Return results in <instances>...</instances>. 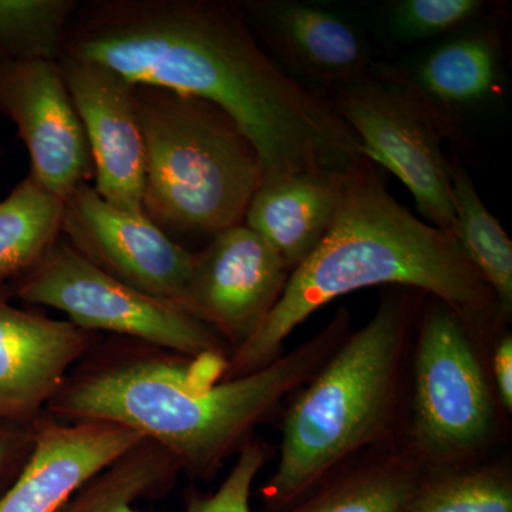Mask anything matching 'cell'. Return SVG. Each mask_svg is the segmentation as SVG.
I'll return each instance as SVG.
<instances>
[{
    "instance_id": "cell-1",
    "label": "cell",
    "mask_w": 512,
    "mask_h": 512,
    "mask_svg": "<svg viewBox=\"0 0 512 512\" xmlns=\"http://www.w3.org/2000/svg\"><path fill=\"white\" fill-rule=\"evenodd\" d=\"M63 56L103 64L134 86L211 101L252 141L264 178L348 171L365 157L332 101L279 67L238 3L80 2Z\"/></svg>"
},
{
    "instance_id": "cell-2",
    "label": "cell",
    "mask_w": 512,
    "mask_h": 512,
    "mask_svg": "<svg viewBox=\"0 0 512 512\" xmlns=\"http://www.w3.org/2000/svg\"><path fill=\"white\" fill-rule=\"evenodd\" d=\"M352 330V315L340 308L315 336L232 380H222L224 357L192 359L151 346L120 352L69 375L47 410L73 423L101 421L136 431L167 451L180 471L210 480L256 427L279 417Z\"/></svg>"
},
{
    "instance_id": "cell-3",
    "label": "cell",
    "mask_w": 512,
    "mask_h": 512,
    "mask_svg": "<svg viewBox=\"0 0 512 512\" xmlns=\"http://www.w3.org/2000/svg\"><path fill=\"white\" fill-rule=\"evenodd\" d=\"M397 286L433 296L471 318L510 320L456 239L387 190L363 157L346 174L328 234L301 265L258 333L229 356L222 380L251 375L284 355L286 339L322 306L360 289ZM511 322V320H510Z\"/></svg>"
},
{
    "instance_id": "cell-4",
    "label": "cell",
    "mask_w": 512,
    "mask_h": 512,
    "mask_svg": "<svg viewBox=\"0 0 512 512\" xmlns=\"http://www.w3.org/2000/svg\"><path fill=\"white\" fill-rule=\"evenodd\" d=\"M424 293L394 286L375 315L303 386L281 414V446L262 487L266 512L302 500L350 458L400 440L410 345Z\"/></svg>"
},
{
    "instance_id": "cell-5",
    "label": "cell",
    "mask_w": 512,
    "mask_h": 512,
    "mask_svg": "<svg viewBox=\"0 0 512 512\" xmlns=\"http://www.w3.org/2000/svg\"><path fill=\"white\" fill-rule=\"evenodd\" d=\"M136 103L148 220L175 242L242 224L264 165L237 121L211 101L158 87L136 86Z\"/></svg>"
},
{
    "instance_id": "cell-6",
    "label": "cell",
    "mask_w": 512,
    "mask_h": 512,
    "mask_svg": "<svg viewBox=\"0 0 512 512\" xmlns=\"http://www.w3.org/2000/svg\"><path fill=\"white\" fill-rule=\"evenodd\" d=\"M503 325L471 318L433 296L423 299L400 441L427 470L483 460L510 441L512 419L488 370V342Z\"/></svg>"
},
{
    "instance_id": "cell-7",
    "label": "cell",
    "mask_w": 512,
    "mask_h": 512,
    "mask_svg": "<svg viewBox=\"0 0 512 512\" xmlns=\"http://www.w3.org/2000/svg\"><path fill=\"white\" fill-rule=\"evenodd\" d=\"M326 97L355 133L363 156L406 185L421 220L453 237L456 211L443 141L456 130L399 74L370 70Z\"/></svg>"
},
{
    "instance_id": "cell-8",
    "label": "cell",
    "mask_w": 512,
    "mask_h": 512,
    "mask_svg": "<svg viewBox=\"0 0 512 512\" xmlns=\"http://www.w3.org/2000/svg\"><path fill=\"white\" fill-rule=\"evenodd\" d=\"M32 305L67 316L86 332H109L177 355L224 357L232 350L211 328L174 302L131 288L90 264L63 237L16 286Z\"/></svg>"
},
{
    "instance_id": "cell-9",
    "label": "cell",
    "mask_w": 512,
    "mask_h": 512,
    "mask_svg": "<svg viewBox=\"0 0 512 512\" xmlns=\"http://www.w3.org/2000/svg\"><path fill=\"white\" fill-rule=\"evenodd\" d=\"M291 272L282 256L242 222L192 254L180 306L214 330L234 352L262 328Z\"/></svg>"
},
{
    "instance_id": "cell-10",
    "label": "cell",
    "mask_w": 512,
    "mask_h": 512,
    "mask_svg": "<svg viewBox=\"0 0 512 512\" xmlns=\"http://www.w3.org/2000/svg\"><path fill=\"white\" fill-rule=\"evenodd\" d=\"M63 239L84 259L124 284L180 305L192 254L146 215H131L84 184L64 200Z\"/></svg>"
},
{
    "instance_id": "cell-11",
    "label": "cell",
    "mask_w": 512,
    "mask_h": 512,
    "mask_svg": "<svg viewBox=\"0 0 512 512\" xmlns=\"http://www.w3.org/2000/svg\"><path fill=\"white\" fill-rule=\"evenodd\" d=\"M0 113L28 148L39 183L66 200L94 180L92 151L59 63L0 62Z\"/></svg>"
},
{
    "instance_id": "cell-12",
    "label": "cell",
    "mask_w": 512,
    "mask_h": 512,
    "mask_svg": "<svg viewBox=\"0 0 512 512\" xmlns=\"http://www.w3.org/2000/svg\"><path fill=\"white\" fill-rule=\"evenodd\" d=\"M57 63L92 151L94 190L119 210L143 215L146 146L136 86L103 64L70 56Z\"/></svg>"
},
{
    "instance_id": "cell-13",
    "label": "cell",
    "mask_w": 512,
    "mask_h": 512,
    "mask_svg": "<svg viewBox=\"0 0 512 512\" xmlns=\"http://www.w3.org/2000/svg\"><path fill=\"white\" fill-rule=\"evenodd\" d=\"M238 5L272 59L329 93L372 70L365 36L332 10L298 0H245Z\"/></svg>"
},
{
    "instance_id": "cell-14",
    "label": "cell",
    "mask_w": 512,
    "mask_h": 512,
    "mask_svg": "<svg viewBox=\"0 0 512 512\" xmlns=\"http://www.w3.org/2000/svg\"><path fill=\"white\" fill-rule=\"evenodd\" d=\"M35 429L28 463L0 498V512H57L104 468L146 440L101 421L42 420Z\"/></svg>"
},
{
    "instance_id": "cell-15",
    "label": "cell",
    "mask_w": 512,
    "mask_h": 512,
    "mask_svg": "<svg viewBox=\"0 0 512 512\" xmlns=\"http://www.w3.org/2000/svg\"><path fill=\"white\" fill-rule=\"evenodd\" d=\"M92 333L10 305L0 293V419H29L52 402Z\"/></svg>"
},
{
    "instance_id": "cell-16",
    "label": "cell",
    "mask_w": 512,
    "mask_h": 512,
    "mask_svg": "<svg viewBox=\"0 0 512 512\" xmlns=\"http://www.w3.org/2000/svg\"><path fill=\"white\" fill-rule=\"evenodd\" d=\"M348 171L313 170L264 178L249 202L244 224L293 271L328 234Z\"/></svg>"
},
{
    "instance_id": "cell-17",
    "label": "cell",
    "mask_w": 512,
    "mask_h": 512,
    "mask_svg": "<svg viewBox=\"0 0 512 512\" xmlns=\"http://www.w3.org/2000/svg\"><path fill=\"white\" fill-rule=\"evenodd\" d=\"M427 468L397 440L350 458L282 512H404Z\"/></svg>"
},
{
    "instance_id": "cell-18",
    "label": "cell",
    "mask_w": 512,
    "mask_h": 512,
    "mask_svg": "<svg viewBox=\"0 0 512 512\" xmlns=\"http://www.w3.org/2000/svg\"><path fill=\"white\" fill-rule=\"evenodd\" d=\"M399 76L457 131L461 114L481 109L497 93L498 39L487 32L454 37L424 56L410 76Z\"/></svg>"
},
{
    "instance_id": "cell-19",
    "label": "cell",
    "mask_w": 512,
    "mask_h": 512,
    "mask_svg": "<svg viewBox=\"0 0 512 512\" xmlns=\"http://www.w3.org/2000/svg\"><path fill=\"white\" fill-rule=\"evenodd\" d=\"M64 200L32 173L0 201V285L22 281L63 237Z\"/></svg>"
},
{
    "instance_id": "cell-20",
    "label": "cell",
    "mask_w": 512,
    "mask_h": 512,
    "mask_svg": "<svg viewBox=\"0 0 512 512\" xmlns=\"http://www.w3.org/2000/svg\"><path fill=\"white\" fill-rule=\"evenodd\" d=\"M456 228L453 238L493 291L505 318H512V242L485 207L473 178L457 160H450Z\"/></svg>"
},
{
    "instance_id": "cell-21",
    "label": "cell",
    "mask_w": 512,
    "mask_h": 512,
    "mask_svg": "<svg viewBox=\"0 0 512 512\" xmlns=\"http://www.w3.org/2000/svg\"><path fill=\"white\" fill-rule=\"evenodd\" d=\"M404 512H512L511 454L427 470Z\"/></svg>"
},
{
    "instance_id": "cell-22",
    "label": "cell",
    "mask_w": 512,
    "mask_h": 512,
    "mask_svg": "<svg viewBox=\"0 0 512 512\" xmlns=\"http://www.w3.org/2000/svg\"><path fill=\"white\" fill-rule=\"evenodd\" d=\"M180 467L150 440H143L104 468L57 512H143L136 501L174 483Z\"/></svg>"
},
{
    "instance_id": "cell-23",
    "label": "cell",
    "mask_w": 512,
    "mask_h": 512,
    "mask_svg": "<svg viewBox=\"0 0 512 512\" xmlns=\"http://www.w3.org/2000/svg\"><path fill=\"white\" fill-rule=\"evenodd\" d=\"M79 0H0V62H59Z\"/></svg>"
},
{
    "instance_id": "cell-24",
    "label": "cell",
    "mask_w": 512,
    "mask_h": 512,
    "mask_svg": "<svg viewBox=\"0 0 512 512\" xmlns=\"http://www.w3.org/2000/svg\"><path fill=\"white\" fill-rule=\"evenodd\" d=\"M485 8L483 0H397L389 6V25L403 42H421L466 28Z\"/></svg>"
},
{
    "instance_id": "cell-25",
    "label": "cell",
    "mask_w": 512,
    "mask_h": 512,
    "mask_svg": "<svg viewBox=\"0 0 512 512\" xmlns=\"http://www.w3.org/2000/svg\"><path fill=\"white\" fill-rule=\"evenodd\" d=\"M275 457L274 444L252 437L237 454V461L221 487L214 494L191 497L187 512H251L252 484Z\"/></svg>"
},
{
    "instance_id": "cell-26",
    "label": "cell",
    "mask_w": 512,
    "mask_h": 512,
    "mask_svg": "<svg viewBox=\"0 0 512 512\" xmlns=\"http://www.w3.org/2000/svg\"><path fill=\"white\" fill-rule=\"evenodd\" d=\"M488 370L498 402L512 419V333L510 323L498 328L488 342Z\"/></svg>"
},
{
    "instance_id": "cell-27",
    "label": "cell",
    "mask_w": 512,
    "mask_h": 512,
    "mask_svg": "<svg viewBox=\"0 0 512 512\" xmlns=\"http://www.w3.org/2000/svg\"><path fill=\"white\" fill-rule=\"evenodd\" d=\"M13 437L10 434L3 433L0 431V470L5 466L6 460H8L10 451H12Z\"/></svg>"
}]
</instances>
